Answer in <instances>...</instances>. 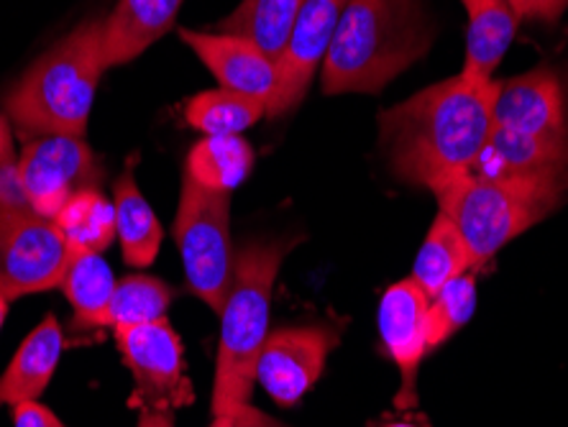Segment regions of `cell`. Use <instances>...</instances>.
Instances as JSON below:
<instances>
[{
	"label": "cell",
	"mask_w": 568,
	"mask_h": 427,
	"mask_svg": "<svg viewBox=\"0 0 568 427\" xmlns=\"http://www.w3.org/2000/svg\"><path fill=\"white\" fill-rule=\"evenodd\" d=\"M462 3H464V6H466V3H471V0H462Z\"/></svg>",
	"instance_id": "e575fe53"
},
{
	"label": "cell",
	"mask_w": 568,
	"mask_h": 427,
	"mask_svg": "<svg viewBox=\"0 0 568 427\" xmlns=\"http://www.w3.org/2000/svg\"><path fill=\"white\" fill-rule=\"evenodd\" d=\"M13 427H67L52 409L39 401H21L13 405Z\"/></svg>",
	"instance_id": "83f0119b"
},
{
	"label": "cell",
	"mask_w": 568,
	"mask_h": 427,
	"mask_svg": "<svg viewBox=\"0 0 568 427\" xmlns=\"http://www.w3.org/2000/svg\"><path fill=\"white\" fill-rule=\"evenodd\" d=\"M233 427H287V425H282L280 420H274V417L264 415L262 409H256L254 405H244L239 409Z\"/></svg>",
	"instance_id": "f1b7e54d"
},
{
	"label": "cell",
	"mask_w": 568,
	"mask_h": 427,
	"mask_svg": "<svg viewBox=\"0 0 568 427\" xmlns=\"http://www.w3.org/2000/svg\"><path fill=\"white\" fill-rule=\"evenodd\" d=\"M16 152H13V136L3 115H0V170H13Z\"/></svg>",
	"instance_id": "f546056e"
},
{
	"label": "cell",
	"mask_w": 568,
	"mask_h": 427,
	"mask_svg": "<svg viewBox=\"0 0 568 427\" xmlns=\"http://www.w3.org/2000/svg\"><path fill=\"white\" fill-rule=\"evenodd\" d=\"M103 19H88L41 54L6 95V113L27 136H85L98 82Z\"/></svg>",
	"instance_id": "277c9868"
},
{
	"label": "cell",
	"mask_w": 568,
	"mask_h": 427,
	"mask_svg": "<svg viewBox=\"0 0 568 427\" xmlns=\"http://www.w3.org/2000/svg\"><path fill=\"white\" fill-rule=\"evenodd\" d=\"M174 289L166 282L149 274H129L126 279L115 284L108 325L119 331L166 321V309H170Z\"/></svg>",
	"instance_id": "d4e9b609"
},
{
	"label": "cell",
	"mask_w": 568,
	"mask_h": 427,
	"mask_svg": "<svg viewBox=\"0 0 568 427\" xmlns=\"http://www.w3.org/2000/svg\"><path fill=\"white\" fill-rule=\"evenodd\" d=\"M115 205V238L121 241L123 258L131 266H149L162 246V225L149 207L146 197L141 195L133 172L126 170L115 182L113 190Z\"/></svg>",
	"instance_id": "d6986e66"
},
{
	"label": "cell",
	"mask_w": 568,
	"mask_h": 427,
	"mask_svg": "<svg viewBox=\"0 0 568 427\" xmlns=\"http://www.w3.org/2000/svg\"><path fill=\"white\" fill-rule=\"evenodd\" d=\"M466 54L462 74L474 85L489 88L499 62L505 60L517 33V13L507 0H471L466 3Z\"/></svg>",
	"instance_id": "2e32d148"
},
{
	"label": "cell",
	"mask_w": 568,
	"mask_h": 427,
	"mask_svg": "<svg viewBox=\"0 0 568 427\" xmlns=\"http://www.w3.org/2000/svg\"><path fill=\"white\" fill-rule=\"evenodd\" d=\"M491 129L523 136L564 139L566 92L554 70H532L509 80H495Z\"/></svg>",
	"instance_id": "7c38bea8"
},
{
	"label": "cell",
	"mask_w": 568,
	"mask_h": 427,
	"mask_svg": "<svg viewBox=\"0 0 568 427\" xmlns=\"http://www.w3.org/2000/svg\"><path fill=\"white\" fill-rule=\"evenodd\" d=\"M8 303H11V299H8L3 292H0V328H3V323H6V315H8Z\"/></svg>",
	"instance_id": "d6a6232c"
},
{
	"label": "cell",
	"mask_w": 568,
	"mask_h": 427,
	"mask_svg": "<svg viewBox=\"0 0 568 427\" xmlns=\"http://www.w3.org/2000/svg\"><path fill=\"white\" fill-rule=\"evenodd\" d=\"M287 251V241H252L236 254L233 282L221 309L213 415H236L252 399L256 362L270 336L274 282Z\"/></svg>",
	"instance_id": "5b68a950"
},
{
	"label": "cell",
	"mask_w": 568,
	"mask_h": 427,
	"mask_svg": "<svg viewBox=\"0 0 568 427\" xmlns=\"http://www.w3.org/2000/svg\"><path fill=\"white\" fill-rule=\"evenodd\" d=\"M430 44L420 0H348L323 62V90L374 95L428 54Z\"/></svg>",
	"instance_id": "7a4b0ae2"
},
{
	"label": "cell",
	"mask_w": 568,
	"mask_h": 427,
	"mask_svg": "<svg viewBox=\"0 0 568 427\" xmlns=\"http://www.w3.org/2000/svg\"><path fill=\"white\" fill-rule=\"evenodd\" d=\"M348 0H303L290 44L280 60V85L266 115L280 119L295 111L325 62Z\"/></svg>",
	"instance_id": "8fae6325"
},
{
	"label": "cell",
	"mask_w": 568,
	"mask_h": 427,
	"mask_svg": "<svg viewBox=\"0 0 568 427\" xmlns=\"http://www.w3.org/2000/svg\"><path fill=\"white\" fill-rule=\"evenodd\" d=\"M491 90L456 74L379 115V139L397 180L436 192L471 172L491 133Z\"/></svg>",
	"instance_id": "6da1fadb"
},
{
	"label": "cell",
	"mask_w": 568,
	"mask_h": 427,
	"mask_svg": "<svg viewBox=\"0 0 568 427\" xmlns=\"http://www.w3.org/2000/svg\"><path fill=\"white\" fill-rule=\"evenodd\" d=\"M180 39L197 54L219 85L241 95L264 100L266 111L280 85V67L252 41L223 31L182 29Z\"/></svg>",
	"instance_id": "5bb4252c"
},
{
	"label": "cell",
	"mask_w": 568,
	"mask_h": 427,
	"mask_svg": "<svg viewBox=\"0 0 568 427\" xmlns=\"http://www.w3.org/2000/svg\"><path fill=\"white\" fill-rule=\"evenodd\" d=\"M70 258L52 217L31 211L19 192L0 190V292L8 299L60 287Z\"/></svg>",
	"instance_id": "52a82bcc"
},
{
	"label": "cell",
	"mask_w": 568,
	"mask_h": 427,
	"mask_svg": "<svg viewBox=\"0 0 568 427\" xmlns=\"http://www.w3.org/2000/svg\"><path fill=\"white\" fill-rule=\"evenodd\" d=\"M428 303L410 276L392 284L379 303V336L403 376L397 392V407L403 409L415 405L417 368L428 354Z\"/></svg>",
	"instance_id": "4fadbf2b"
},
{
	"label": "cell",
	"mask_w": 568,
	"mask_h": 427,
	"mask_svg": "<svg viewBox=\"0 0 568 427\" xmlns=\"http://www.w3.org/2000/svg\"><path fill=\"white\" fill-rule=\"evenodd\" d=\"M174 241L185 264L187 287L197 299L221 313L229 297L236 254L231 244V195L200 187L182 177Z\"/></svg>",
	"instance_id": "8992f818"
},
{
	"label": "cell",
	"mask_w": 568,
	"mask_h": 427,
	"mask_svg": "<svg viewBox=\"0 0 568 427\" xmlns=\"http://www.w3.org/2000/svg\"><path fill=\"white\" fill-rule=\"evenodd\" d=\"M300 6L303 0H241L215 31L252 41L280 67L292 29H295Z\"/></svg>",
	"instance_id": "ac0fdd59"
},
{
	"label": "cell",
	"mask_w": 568,
	"mask_h": 427,
	"mask_svg": "<svg viewBox=\"0 0 568 427\" xmlns=\"http://www.w3.org/2000/svg\"><path fill=\"white\" fill-rule=\"evenodd\" d=\"M471 254L462 233L446 215L438 213L433 221L428 236H425L420 251H417L410 279L420 287L425 295L436 297L438 292L454 282L456 276L471 272Z\"/></svg>",
	"instance_id": "7402d4cb"
},
{
	"label": "cell",
	"mask_w": 568,
	"mask_h": 427,
	"mask_svg": "<svg viewBox=\"0 0 568 427\" xmlns=\"http://www.w3.org/2000/svg\"><path fill=\"white\" fill-rule=\"evenodd\" d=\"M387 427H413V425H387Z\"/></svg>",
	"instance_id": "836d02e7"
},
{
	"label": "cell",
	"mask_w": 568,
	"mask_h": 427,
	"mask_svg": "<svg viewBox=\"0 0 568 427\" xmlns=\"http://www.w3.org/2000/svg\"><path fill=\"white\" fill-rule=\"evenodd\" d=\"M568 172L479 174L466 172L433 192L440 213L456 225L474 270L489 264L509 241L564 203Z\"/></svg>",
	"instance_id": "3957f363"
},
{
	"label": "cell",
	"mask_w": 568,
	"mask_h": 427,
	"mask_svg": "<svg viewBox=\"0 0 568 427\" xmlns=\"http://www.w3.org/2000/svg\"><path fill=\"white\" fill-rule=\"evenodd\" d=\"M98 164L82 136H33L13 164L16 192L31 211L44 217L60 215L74 192L95 187Z\"/></svg>",
	"instance_id": "ba28073f"
},
{
	"label": "cell",
	"mask_w": 568,
	"mask_h": 427,
	"mask_svg": "<svg viewBox=\"0 0 568 427\" xmlns=\"http://www.w3.org/2000/svg\"><path fill=\"white\" fill-rule=\"evenodd\" d=\"M476 307V270L456 276L428 303V350L446 343L471 321Z\"/></svg>",
	"instance_id": "484cf974"
},
{
	"label": "cell",
	"mask_w": 568,
	"mask_h": 427,
	"mask_svg": "<svg viewBox=\"0 0 568 427\" xmlns=\"http://www.w3.org/2000/svg\"><path fill=\"white\" fill-rule=\"evenodd\" d=\"M64 350V336L54 315L33 328L0 376V405L37 401L52 382Z\"/></svg>",
	"instance_id": "e0dca14e"
},
{
	"label": "cell",
	"mask_w": 568,
	"mask_h": 427,
	"mask_svg": "<svg viewBox=\"0 0 568 427\" xmlns=\"http://www.w3.org/2000/svg\"><path fill=\"white\" fill-rule=\"evenodd\" d=\"M182 0H119L103 19L100 52L105 70L126 64L174 27Z\"/></svg>",
	"instance_id": "9a60e30c"
},
{
	"label": "cell",
	"mask_w": 568,
	"mask_h": 427,
	"mask_svg": "<svg viewBox=\"0 0 568 427\" xmlns=\"http://www.w3.org/2000/svg\"><path fill=\"white\" fill-rule=\"evenodd\" d=\"M54 223L72 254H103L115 238V205L98 187H85L67 200Z\"/></svg>",
	"instance_id": "603a6c76"
},
{
	"label": "cell",
	"mask_w": 568,
	"mask_h": 427,
	"mask_svg": "<svg viewBox=\"0 0 568 427\" xmlns=\"http://www.w3.org/2000/svg\"><path fill=\"white\" fill-rule=\"evenodd\" d=\"M517 19L556 21L568 8V0H507Z\"/></svg>",
	"instance_id": "4316f807"
},
{
	"label": "cell",
	"mask_w": 568,
	"mask_h": 427,
	"mask_svg": "<svg viewBox=\"0 0 568 427\" xmlns=\"http://www.w3.org/2000/svg\"><path fill=\"white\" fill-rule=\"evenodd\" d=\"M254 149L244 136H203L185 159V177L213 192H231L248 177Z\"/></svg>",
	"instance_id": "44dd1931"
},
{
	"label": "cell",
	"mask_w": 568,
	"mask_h": 427,
	"mask_svg": "<svg viewBox=\"0 0 568 427\" xmlns=\"http://www.w3.org/2000/svg\"><path fill=\"white\" fill-rule=\"evenodd\" d=\"M264 115V100L225 88L197 92L185 103V121L203 136H241Z\"/></svg>",
	"instance_id": "cb8c5ba5"
},
{
	"label": "cell",
	"mask_w": 568,
	"mask_h": 427,
	"mask_svg": "<svg viewBox=\"0 0 568 427\" xmlns=\"http://www.w3.org/2000/svg\"><path fill=\"white\" fill-rule=\"evenodd\" d=\"M338 343V333L325 325L272 331L256 362V384L277 405L292 407L321 379L325 358Z\"/></svg>",
	"instance_id": "30bf717a"
},
{
	"label": "cell",
	"mask_w": 568,
	"mask_h": 427,
	"mask_svg": "<svg viewBox=\"0 0 568 427\" xmlns=\"http://www.w3.org/2000/svg\"><path fill=\"white\" fill-rule=\"evenodd\" d=\"M139 427H174L172 413H166V409H141Z\"/></svg>",
	"instance_id": "4dcf8cb0"
},
{
	"label": "cell",
	"mask_w": 568,
	"mask_h": 427,
	"mask_svg": "<svg viewBox=\"0 0 568 427\" xmlns=\"http://www.w3.org/2000/svg\"><path fill=\"white\" fill-rule=\"evenodd\" d=\"M115 343L136 384L141 409L187 407L195 399L185 374V348L166 321L115 331Z\"/></svg>",
	"instance_id": "9c48e42d"
},
{
	"label": "cell",
	"mask_w": 568,
	"mask_h": 427,
	"mask_svg": "<svg viewBox=\"0 0 568 427\" xmlns=\"http://www.w3.org/2000/svg\"><path fill=\"white\" fill-rule=\"evenodd\" d=\"M115 284L119 282L103 254H72L60 287L74 309V325L80 328L108 325Z\"/></svg>",
	"instance_id": "ffe728a7"
},
{
	"label": "cell",
	"mask_w": 568,
	"mask_h": 427,
	"mask_svg": "<svg viewBox=\"0 0 568 427\" xmlns=\"http://www.w3.org/2000/svg\"><path fill=\"white\" fill-rule=\"evenodd\" d=\"M236 415H213V423L207 427H233V423H236Z\"/></svg>",
	"instance_id": "1f68e13d"
}]
</instances>
